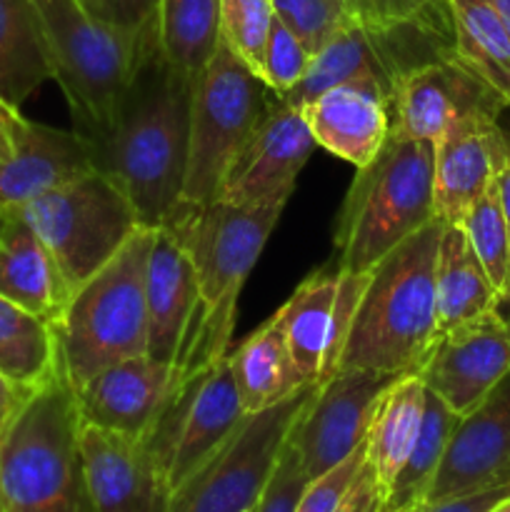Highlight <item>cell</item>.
<instances>
[{"label": "cell", "instance_id": "1", "mask_svg": "<svg viewBox=\"0 0 510 512\" xmlns=\"http://www.w3.org/2000/svg\"><path fill=\"white\" fill-rule=\"evenodd\" d=\"M193 90L195 78L165 58L150 20L108 130L88 143L93 168L128 195L143 228L168 223L183 198Z\"/></svg>", "mask_w": 510, "mask_h": 512}, {"label": "cell", "instance_id": "17", "mask_svg": "<svg viewBox=\"0 0 510 512\" xmlns=\"http://www.w3.org/2000/svg\"><path fill=\"white\" fill-rule=\"evenodd\" d=\"M85 478L95 512H168L170 490L143 438L80 428Z\"/></svg>", "mask_w": 510, "mask_h": 512}, {"label": "cell", "instance_id": "9", "mask_svg": "<svg viewBox=\"0 0 510 512\" xmlns=\"http://www.w3.org/2000/svg\"><path fill=\"white\" fill-rule=\"evenodd\" d=\"M15 215L43 240L70 290L98 273L143 228L128 195L95 168L48 190Z\"/></svg>", "mask_w": 510, "mask_h": 512}, {"label": "cell", "instance_id": "41", "mask_svg": "<svg viewBox=\"0 0 510 512\" xmlns=\"http://www.w3.org/2000/svg\"><path fill=\"white\" fill-rule=\"evenodd\" d=\"M508 495H510V485H503V488L478 490V493L455 495V498L425 503L423 508H418L415 512H490L500 503V500L508 498Z\"/></svg>", "mask_w": 510, "mask_h": 512}, {"label": "cell", "instance_id": "29", "mask_svg": "<svg viewBox=\"0 0 510 512\" xmlns=\"http://www.w3.org/2000/svg\"><path fill=\"white\" fill-rule=\"evenodd\" d=\"M455 58L510 108V35L490 0H448Z\"/></svg>", "mask_w": 510, "mask_h": 512}, {"label": "cell", "instance_id": "27", "mask_svg": "<svg viewBox=\"0 0 510 512\" xmlns=\"http://www.w3.org/2000/svg\"><path fill=\"white\" fill-rule=\"evenodd\" d=\"M45 80L53 63L33 0H0V98L20 110Z\"/></svg>", "mask_w": 510, "mask_h": 512}, {"label": "cell", "instance_id": "44", "mask_svg": "<svg viewBox=\"0 0 510 512\" xmlns=\"http://www.w3.org/2000/svg\"><path fill=\"white\" fill-rule=\"evenodd\" d=\"M495 190H498V200H500V208H503V218H505V225H508V238H510V148L505 150V155L498 163V170H495ZM508 298H510V288H508V295L503 298V303Z\"/></svg>", "mask_w": 510, "mask_h": 512}, {"label": "cell", "instance_id": "21", "mask_svg": "<svg viewBox=\"0 0 510 512\" xmlns=\"http://www.w3.org/2000/svg\"><path fill=\"white\" fill-rule=\"evenodd\" d=\"M195 305H198V280L188 253L165 225L155 228L148 268H145V310H148L145 355L175 365Z\"/></svg>", "mask_w": 510, "mask_h": 512}, {"label": "cell", "instance_id": "42", "mask_svg": "<svg viewBox=\"0 0 510 512\" xmlns=\"http://www.w3.org/2000/svg\"><path fill=\"white\" fill-rule=\"evenodd\" d=\"M380 500H383V495H380L378 480H375L370 465L365 463L363 470H360L358 480H355L350 493L345 495V500L338 505V510L335 512H378Z\"/></svg>", "mask_w": 510, "mask_h": 512}, {"label": "cell", "instance_id": "12", "mask_svg": "<svg viewBox=\"0 0 510 512\" xmlns=\"http://www.w3.org/2000/svg\"><path fill=\"white\" fill-rule=\"evenodd\" d=\"M398 378L393 373L350 368L335 370L315 385L288 433V445L308 480L333 470L365 443L380 395Z\"/></svg>", "mask_w": 510, "mask_h": 512}, {"label": "cell", "instance_id": "4", "mask_svg": "<svg viewBox=\"0 0 510 512\" xmlns=\"http://www.w3.org/2000/svg\"><path fill=\"white\" fill-rule=\"evenodd\" d=\"M75 390L55 370L30 388L0 430V500L5 512H95L80 448Z\"/></svg>", "mask_w": 510, "mask_h": 512}, {"label": "cell", "instance_id": "51", "mask_svg": "<svg viewBox=\"0 0 510 512\" xmlns=\"http://www.w3.org/2000/svg\"><path fill=\"white\" fill-rule=\"evenodd\" d=\"M250 512H253V510H250Z\"/></svg>", "mask_w": 510, "mask_h": 512}, {"label": "cell", "instance_id": "49", "mask_svg": "<svg viewBox=\"0 0 510 512\" xmlns=\"http://www.w3.org/2000/svg\"><path fill=\"white\" fill-rule=\"evenodd\" d=\"M0 512H5V510H3V500H0Z\"/></svg>", "mask_w": 510, "mask_h": 512}, {"label": "cell", "instance_id": "26", "mask_svg": "<svg viewBox=\"0 0 510 512\" xmlns=\"http://www.w3.org/2000/svg\"><path fill=\"white\" fill-rule=\"evenodd\" d=\"M435 298H438V335L465 320L500 308L503 303L460 225H443L440 233Z\"/></svg>", "mask_w": 510, "mask_h": 512}, {"label": "cell", "instance_id": "15", "mask_svg": "<svg viewBox=\"0 0 510 512\" xmlns=\"http://www.w3.org/2000/svg\"><path fill=\"white\" fill-rule=\"evenodd\" d=\"M313 148L303 110L278 100L228 165L215 200L228 205L288 203Z\"/></svg>", "mask_w": 510, "mask_h": 512}, {"label": "cell", "instance_id": "6", "mask_svg": "<svg viewBox=\"0 0 510 512\" xmlns=\"http://www.w3.org/2000/svg\"><path fill=\"white\" fill-rule=\"evenodd\" d=\"M430 220H435L433 143L390 133L380 153L358 170L340 208L338 270L368 273Z\"/></svg>", "mask_w": 510, "mask_h": 512}, {"label": "cell", "instance_id": "37", "mask_svg": "<svg viewBox=\"0 0 510 512\" xmlns=\"http://www.w3.org/2000/svg\"><path fill=\"white\" fill-rule=\"evenodd\" d=\"M275 15L295 30L310 53L320 48L350 18L348 0H270Z\"/></svg>", "mask_w": 510, "mask_h": 512}, {"label": "cell", "instance_id": "31", "mask_svg": "<svg viewBox=\"0 0 510 512\" xmlns=\"http://www.w3.org/2000/svg\"><path fill=\"white\" fill-rule=\"evenodd\" d=\"M58 370L55 333L48 320L0 295V375L18 388H38Z\"/></svg>", "mask_w": 510, "mask_h": 512}, {"label": "cell", "instance_id": "45", "mask_svg": "<svg viewBox=\"0 0 510 512\" xmlns=\"http://www.w3.org/2000/svg\"><path fill=\"white\" fill-rule=\"evenodd\" d=\"M25 393H28V390L18 388V385L10 383L8 378L0 375V430L5 428V423H8L10 415L15 413V408H18L20 400L25 398Z\"/></svg>", "mask_w": 510, "mask_h": 512}, {"label": "cell", "instance_id": "22", "mask_svg": "<svg viewBox=\"0 0 510 512\" xmlns=\"http://www.w3.org/2000/svg\"><path fill=\"white\" fill-rule=\"evenodd\" d=\"M93 170L88 143L75 130L28 120L15 153L0 160V210L18 213L48 190Z\"/></svg>", "mask_w": 510, "mask_h": 512}, {"label": "cell", "instance_id": "36", "mask_svg": "<svg viewBox=\"0 0 510 512\" xmlns=\"http://www.w3.org/2000/svg\"><path fill=\"white\" fill-rule=\"evenodd\" d=\"M310 58H313V53L308 50V45L275 15L273 25H270L268 43H265L263 65H260V78L265 80V85L278 98L290 93L303 80Z\"/></svg>", "mask_w": 510, "mask_h": 512}, {"label": "cell", "instance_id": "46", "mask_svg": "<svg viewBox=\"0 0 510 512\" xmlns=\"http://www.w3.org/2000/svg\"><path fill=\"white\" fill-rule=\"evenodd\" d=\"M490 3L495 5V10H498L500 18H503L505 30H508V35H510V0H490Z\"/></svg>", "mask_w": 510, "mask_h": 512}, {"label": "cell", "instance_id": "19", "mask_svg": "<svg viewBox=\"0 0 510 512\" xmlns=\"http://www.w3.org/2000/svg\"><path fill=\"white\" fill-rule=\"evenodd\" d=\"M510 148L498 118H465L433 143L435 218L460 225L495 180L500 158Z\"/></svg>", "mask_w": 510, "mask_h": 512}, {"label": "cell", "instance_id": "18", "mask_svg": "<svg viewBox=\"0 0 510 512\" xmlns=\"http://www.w3.org/2000/svg\"><path fill=\"white\" fill-rule=\"evenodd\" d=\"M175 378L178 373L173 365L150 355L118 360L75 388L80 423L145 438L163 410Z\"/></svg>", "mask_w": 510, "mask_h": 512}, {"label": "cell", "instance_id": "25", "mask_svg": "<svg viewBox=\"0 0 510 512\" xmlns=\"http://www.w3.org/2000/svg\"><path fill=\"white\" fill-rule=\"evenodd\" d=\"M425 385L418 373L400 375L375 405L368 435H365V463L378 480L380 495L388 493L393 480L410 458L423 428Z\"/></svg>", "mask_w": 510, "mask_h": 512}, {"label": "cell", "instance_id": "48", "mask_svg": "<svg viewBox=\"0 0 510 512\" xmlns=\"http://www.w3.org/2000/svg\"><path fill=\"white\" fill-rule=\"evenodd\" d=\"M8 220H10V215L0 210V238H3V230H5V225H8Z\"/></svg>", "mask_w": 510, "mask_h": 512}, {"label": "cell", "instance_id": "30", "mask_svg": "<svg viewBox=\"0 0 510 512\" xmlns=\"http://www.w3.org/2000/svg\"><path fill=\"white\" fill-rule=\"evenodd\" d=\"M153 25L165 58L198 78L220 43V0H158Z\"/></svg>", "mask_w": 510, "mask_h": 512}, {"label": "cell", "instance_id": "20", "mask_svg": "<svg viewBox=\"0 0 510 512\" xmlns=\"http://www.w3.org/2000/svg\"><path fill=\"white\" fill-rule=\"evenodd\" d=\"M300 110L315 145L355 170L365 168L390 135V95L375 80L333 85Z\"/></svg>", "mask_w": 510, "mask_h": 512}, {"label": "cell", "instance_id": "28", "mask_svg": "<svg viewBox=\"0 0 510 512\" xmlns=\"http://www.w3.org/2000/svg\"><path fill=\"white\" fill-rule=\"evenodd\" d=\"M338 278V268L333 273L318 270L305 283H300L298 290L290 295L288 303L275 313L280 320V328H283L290 355H293L305 383L310 385H318L320 373H323L330 328H333Z\"/></svg>", "mask_w": 510, "mask_h": 512}, {"label": "cell", "instance_id": "39", "mask_svg": "<svg viewBox=\"0 0 510 512\" xmlns=\"http://www.w3.org/2000/svg\"><path fill=\"white\" fill-rule=\"evenodd\" d=\"M308 483L310 480L303 473V465H300L298 455L285 443L278 465H275L273 478H270L268 488H265L263 498L258 500L253 512H293L295 503H298V498L303 495Z\"/></svg>", "mask_w": 510, "mask_h": 512}, {"label": "cell", "instance_id": "5", "mask_svg": "<svg viewBox=\"0 0 510 512\" xmlns=\"http://www.w3.org/2000/svg\"><path fill=\"white\" fill-rule=\"evenodd\" d=\"M153 235L155 228H140L55 318L58 365L73 390L118 360L148 353L145 268Z\"/></svg>", "mask_w": 510, "mask_h": 512}, {"label": "cell", "instance_id": "2", "mask_svg": "<svg viewBox=\"0 0 510 512\" xmlns=\"http://www.w3.org/2000/svg\"><path fill=\"white\" fill-rule=\"evenodd\" d=\"M288 203L178 205L165 228L193 263L198 305L175 358L178 378L230 353L240 290ZM163 228V225H160Z\"/></svg>", "mask_w": 510, "mask_h": 512}, {"label": "cell", "instance_id": "32", "mask_svg": "<svg viewBox=\"0 0 510 512\" xmlns=\"http://www.w3.org/2000/svg\"><path fill=\"white\" fill-rule=\"evenodd\" d=\"M458 418L460 415H455L438 395L425 388L423 428L403 470L380 500L378 512H415L423 508Z\"/></svg>", "mask_w": 510, "mask_h": 512}, {"label": "cell", "instance_id": "38", "mask_svg": "<svg viewBox=\"0 0 510 512\" xmlns=\"http://www.w3.org/2000/svg\"><path fill=\"white\" fill-rule=\"evenodd\" d=\"M365 465V443L350 455L348 460H343L340 465H335L333 470H328L320 478L310 480L305 485L303 495L295 503L293 512H335L338 505L343 503L345 495L350 493L353 483L358 480L360 470Z\"/></svg>", "mask_w": 510, "mask_h": 512}, {"label": "cell", "instance_id": "8", "mask_svg": "<svg viewBox=\"0 0 510 512\" xmlns=\"http://www.w3.org/2000/svg\"><path fill=\"white\" fill-rule=\"evenodd\" d=\"M275 103L278 95L220 38L213 58L195 78L180 205H208L218 198L225 170Z\"/></svg>", "mask_w": 510, "mask_h": 512}, {"label": "cell", "instance_id": "13", "mask_svg": "<svg viewBox=\"0 0 510 512\" xmlns=\"http://www.w3.org/2000/svg\"><path fill=\"white\" fill-rule=\"evenodd\" d=\"M510 373V315L503 308L438 335L418 375L455 415L473 410Z\"/></svg>", "mask_w": 510, "mask_h": 512}, {"label": "cell", "instance_id": "43", "mask_svg": "<svg viewBox=\"0 0 510 512\" xmlns=\"http://www.w3.org/2000/svg\"><path fill=\"white\" fill-rule=\"evenodd\" d=\"M25 125H28V118H23L18 108L0 98V160H8L15 153Z\"/></svg>", "mask_w": 510, "mask_h": 512}, {"label": "cell", "instance_id": "40", "mask_svg": "<svg viewBox=\"0 0 510 512\" xmlns=\"http://www.w3.org/2000/svg\"><path fill=\"white\" fill-rule=\"evenodd\" d=\"M83 5L105 25L135 38L155 18L158 0H83Z\"/></svg>", "mask_w": 510, "mask_h": 512}, {"label": "cell", "instance_id": "23", "mask_svg": "<svg viewBox=\"0 0 510 512\" xmlns=\"http://www.w3.org/2000/svg\"><path fill=\"white\" fill-rule=\"evenodd\" d=\"M70 293L43 240L20 215H10L0 238V295L53 325Z\"/></svg>", "mask_w": 510, "mask_h": 512}, {"label": "cell", "instance_id": "34", "mask_svg": "<svg viewBox=\"0 0 510 512\" xmlns=\"http://www.w3.org/2000/svg\"><path fill=\"white\" fill-rule=\"evenodd\" d=\"M273 18L270 0H220V38L258 75Z\"/></svg>", "mask_w": 510, "mask_h": 512}, {"label": "cell", "instance_id": "14", "mask_svg": "<svg viewBox=\"0 0 510 512\" xmlns=\"http://www.w3.org/2000/svg\"><path fill=\"white\" fill-rule=\"evenodd\" d=\"M505 103L455 55L410 70L390 95V133L435 143L465 118H498Z\"/></svg>", "mask_w": 510, "mask_h": 512}, {"label": "cell", "instance_id": "16", "mask_svg": "<svg viewBox=\"0 0 510 512\" xmlns=\"http://www.w3.org/2000/svg\"><path fill=\"white\" fill-rule=\"evenodd\" d=\"M503 485H510V373L458 418L425 503Z\"/></svg>", "mask_w": 510, "mask_h": 512}, {"label": "cell", "instance_id": "35", "mask_svg": "<svg viewBox=\"0 0 510 512\" xmlns=\"http://www.w3.org/2000/svg\"><path fill=\"white\" fill-rule=\"evenodd\" d=\"M348 13L365 28L425 25L453 33L448 0H348Z\"/></svg>", "mask_w": 510, "mask_h": 512}, {"label": "cell", "instance_id": "24", "mask_svg": "<svg viewBox=\"0 0 510 512\" xmlns=\"http://www.w3.org/2000/svg\"><path fill=\"white\" fill-rule=\"evenodd\" d=\"M228 360L245 415L273 408L310 385L290 355L278 315L230 350Z\"/></svg>", "mask_w": 510, "mask_h": 512}, {"label": "cell", "instance_id": "10", "mask_svg": "<svg viewBox=\"0 0 510 512\" xmlns=\"http://www.w3.org/2000/svg\"><path fill=\"white\" fill-rule=\"evenodd\" d=\"M308 385L293 398L248 415L240 428L173 490L168 512H250L263 498L288 443L295 418L313 395Z\"/></svg>", "mask_w": 510, "mask_h": 512}, {"label": "cell", "instance_id": "3", "mask_svg": "<svg viewBox=\"0 0 510 512\" xmlns=\"http://www.w3.org/2000/svg\"><path fill=\"white\" fill-rule=\"evenodd\" d=\"M443 225L430 220L370 270L338 370L418 373L438 340L435 263Z\"/></svg>", "mask_w": 510, "mask_h": 512}, {"label": "cell", "instance_id": "47", "mask_svg": "<svg viewBox=\"0 0 510 512\" xmlns=\"http://www.w3.org/2000/svg\"><path fill=\"white\" fill-rule=\"evenodd\" d=\"M490 512H510V495L505 500H500V503L495 505V508L490 510Z\"/></svg>", "mask_w": 510, "mask_h": 512}, {"label": "cell", "instance_id": "33", "mask_svg": "<svg viewBox=\"0 0 510 512\" xmlns=\"http://www.w3.org/2000/svg\"><path fill=\"white\" fill-rule=\"evenodd\" d=\"M460 228L468 235L470 248L478 255L490 283L495 285L500 298H505L510 288V238L503 208H500L498 190H495V180L485 190L483 198L470 208Z\"/></svg>", "mask_w": 510, "mask_h": 512}, {"label": "cell", "instance_id": "50", "mask_svg": "<svg viewBox=\"0 0 510 512\" xmlns=\"http://www.w3.org/2000/svg\"><path fill=\"white\" fill-rule=\"evenodd\" d=\"M503 305H510V298H508V300H505V303H503Z\"/></svg>", "mask_w": 510, "mask_h": 512}, {"label": "cell", "instance_id": "7", "mask_svg": "<svg viewBox=\"0 0 510 512\" xmlns=\"http://www.w3.org/2000/svg\"><path fill=\"white\" fill-rule=\"evenodd\" d=\"M73 130L93 143L108 130L138 55V35L95 18L83 0H33Z\"/></svg>", "mask_w": 510, "mask_h": 512}, {"label": "cell", "instance_id": "11", "mask_svg": "<svg viewBox=\"0 0 510 512\" xmlns=\"http://www.w3.org/2000/svg\"><path fill=\"white\" fill-rule=\"evenodd\" d=\"M245 418L248 415L225 355L218 363L175 378L163 410L143 440L170 490H175L240 428Z\"/></svg>", "mask_w": 510, "mask_h": 512}]
</instances>
